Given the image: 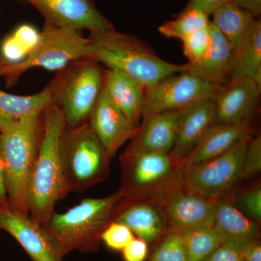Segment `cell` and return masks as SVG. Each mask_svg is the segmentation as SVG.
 I'll use <instances>...</instances> for the list:
<instances>
[{
    "label": "cell",
    "mask_w": 261,
    "mask_h": 261,
    "mask_svg": "<svg viewBox=\"0 0 261 261\" xmlns=\"http://www.w3.org/2000/svg\"><path fill=\"white\" fill-rule=\"evenodd\" d=\"M65 127L60 110L49 105L43 113L42 136L27 190L29 216L41 224L50 219L57 202L70 191L61 152Z\"/></svg>",
    "instance_id": "1"
},
{
    "label": "cell",
    "mask_w": 261,
    "mask_h": 261,
    "mask_svg": "<svg viewBox=\"0 0 261 261\" xmlns=\"http://www.w3.org/2000/svg\"><path fill=\"white\" fill-rule=\"evenodd\" d=\"M88 38L92 59L132 77L145 89L165 77L185 71V64L161 59L138 38L115 29L90 32Z\"/></svg>",
    "instance_id": "2"
},
{
    "label": "cell",
    "mask_w": 261,
    "mask_h": 261,
    "mask_svg": "<svg viewBox=\"0 0 261 261\" xmlns=\"http://www.w3.org/2000/svg\"><path fill=\"white\" fill-rule=\"evenodd\" d=\"M44 111L33 113L0 132V158L9 206L25 216H29V176L42 136Z\"/></svg>",
    "instance_id": "3"
},
{
    "label": "cell",
    "mask_w": 261,
    "mask_h": 261,
    "mask_svg": "<svg viewBox=\"0 0 261 261\" xmlns=\"http://www.w3.org/2000/svg\"><path fill=\"white\" fill-rule=\"evenodd\" d=\"M124 198L118 191L102 198L84 199L63 214L54 213L42 225L68 252L96 251L102 243V231Z\"/></svg>",
    "instance_id": "4"
},
{
    "label": "cell",
    "mask_w": 261,
    "mask_h": 261,
    "mask_svg": "<svg viewBox=\"0 0 261 261\" xmlns=\"http://www.w3.org/2000/svg\"><path fill=\"white\" fill-rule=\"evenodd\" d=\"M105 70L91 58L80 60L57 73L48 84L51 104L61 111L66 128L86 123L103 87Z\"/></svg>",
    "instance_id": "5"
},
{
    "label": "cell",
    "mask_w": 261,
    "mask_h": 261,
    "mask_svg": "<svg viewBox=\"0 0 261 261\" xmlns=\"http://www.w3.org/2000/svg\"><path fill=\"white\" fill-rule=\"evenodd\" d=\"M85 58H91L90 42L88 37H84L82 31L44 23L34 47L23 61L14 63L13 72L5 81L10 87L32 68L58 72L70 63Z\"/></svg>",
    "instance_id": "6"
},
{
    "label": "cell",
    "mask_w": 261,
    "mask_h": 261,
    "mask_svg": "<svg viewBox=\"0 0 261 261\" xmlns=\"http://www.w3.org/2000/svg\"><path fill=\"white\" fill-rule=\"evenodd\" d=\"M61 152L70 190L87 188L108 176L111 158L88 122L65 127Z\"/></svg>",
    "instance_id": "7"
},
{
    "label": "cell",
    "mask_w": 261,
    "mask_h": 261,
    "mask_svg": "<svg viewBox=\"0 0 261 261\" xmlns=\"http://www.w3.org/2000/svg\"><path fill=\"white\" fill-rule=\"evenodd\" d=\"M121 187L125 198L160 199L181 176V168L170 153L123 154Z\"/></svg>",
    "instance_id": "8"
},
{
    "label": "cell",
    "mask_w": 261,
    "mask_h": 261,
    "mask_svg": "<svg viewBox=\"0 0 261 261\" xmlns=\"http://www.w3.org/2000/svg\"><path fill=\"white\" fill-rule=\"evenodd\" d=\"M250 138L241 141L214 159L181 168L183 185L215 200L233 195L243 181L244 157Z\"/></svg>",
    "instance_id": "9"
},
{
    "label": "cell",
    "mask_w": 261,
    "mask_h": 261,
    "mask_svg": "<svg viewBox=\"0 0 261 261\" xmlns=\"http://www.w3.org/2000/svg\"><path fill=\"white\" fill-rule=\"evenodd\" d=\"M220 87L187 71L168 75L145 89L142 117L213 100Z\"/></svg>",
    "instance_id": "10"
},
{
    "label": "cell",
    "mask_w": 261,
    "mask_h": 261,
    "mask_svg": "<svg viewBox=\"0 0 261 261\" xmlns=\"http://www.w3.org/2000/svg\"><path fill=\"white\" fill-rule=\"evenodd\" d=\"M168 226L178 231L213 227L216 200L187 188L181 176L160 199Z\"/></svg>",
    "instance_id": "11"
},
{
    "label": "cell",
    "mask_w": 261,
    "mask_h": 261,
    "mask_svg": "<svg viewBox=\"0 0 261 261\" xmlns=\"http://www.w3.org/2000/svg\"><path fill=\"white\" fill-rule=\"evenodd\" d=\"M0 230L13 236L33 261H63L68 253L42 224L10 207L0 208Z\"/></svg>",
    "instance_id": "12"
},
{
    "label": "cell",
    "mask_w": 261,
    "mask_h": 261,
    "mask_svg": "<svg viewBox=\"0 0 261 261\" xmlns=\"http://www.w3.org/2000/svg\"><path fill=\"white\" fill-rule=\"evenodd\" d=\"M44 17L45 23L55 27L87 30L89 33L111 30L114 27L99 12L94 0H29Z\"/></svg>",
    "instance_id": "13"
},
{
    "label": "cell",
    "mask_w": 261,
    "mask_h": 261,
    "mask_svg": "<svg viewBox=\"0 0 261 261\" xmlns=\"http://www.w3.org/2000/svg\"><path fill=\"white\" fill-rule=\"evenodd\" d=\"M261 88L253 80L240 79L221 86L214 99L216 123L250 125L258 107Z\"/></svg>",
    "instance_id": "14"
},
{
    "label": "cell",
    "mask_w": 261,
    "mask_h": 261,
    "mask_svg": "<svg viewBox=\"0 0 261 261\" xmlns=\"http://www.w3.org/2000/svg\"><path fill=\"white\" fill-rule=\"evenodd\" d=\"M113 221L126 225L137 238L153 245L169 228L167 217L158 199L121 201Z\"/></svg>",
    "instance_id": "15"
},
{
    "label": "cell",
    "mask_w": 261,
    "mask_h": 261,
    "mask_svg": "<svg viewBox=\"0 0 261 261\" xmlns=\"http://www.w3.org/2000/svg\"><path fill=\"white\" fill-rule=\"evenodd\" d=\"M87 122L111 159L135 137L139 127L113 104L103 89Z\"/></svg>",
    "instance_id": "16"
},
{
    "label": "cell",
    "mask_w": 261,
    "mask_h": 261,
    "mask_svg": "<svg viewBox=\"0 0 261 261\" xmlns=\"http://www.w3.org/2000/svg\"><path fill=\"white\" fill-rule=\"evenodd\" d=\"M181 111H165L142 117V124L123 154L170 153L174 145Z\"/></svg>",
    "instance_id": "17"
},
{
    "label": "cell",
    "mask_w": 261,
    "mask_h": 261,
    "mask_svg": "<svg viewBox=\"0 0 261 261\" xmlns=\"http://www.w3.org/2000/svg\"><path fill=\"white\" fill-rule=\"evenodd\" d=\"M215 123L216 108L213 100L182 110L174 145L170 152L180 167Z\"/></svg>",
    "instance_id": "18"
},
{
    "label": "cell",
    "mask_w": 261,
    "mask_h": 261,
    "mask_svg": "<svg viewBox=\"0 0 261 261\" xmlns=\"http://www.w3.org/2000/svg\"><path fill=\"white\" fill-rule=\"evenodd\" d=\"M233 195L216 200L213 228L221 243L238 244L260 239V226L235 206Z\"/></svg>",
    "instance_id": "19"
},
{
    "label": "cell",
    "mask_w": 261,
    "mask_h": 261,
    "mask_svg": "<svg viewBox=\"0 0 261 261\" xmlns=\"http://www.w3.org/2000/svg\"><path fill=\"white\" fill-rule=\"evenodd\" d=\"M255 132L250 125L216 123L188 156L182 168L196 166L221 155L239 142L251 137Z\"/></svg>",
    "instance_id": "20"
},
{
    "label": "cell",
    "mask_w": 261,
    "mask_h": 261,
    "mask_svg": "<svg viewBox=\"0 0 261 261\" xmlns=\"http://www.w3.org/2000/svg\"><path fill=\"white\" fill-rule=\"evenodd\" d=\"M102 89L109 99L134 124L142 117L145 89L142 84L116 70H105Z\"/></svg>",
    "instance_id": "21"
},
{
    "label": "cell",
    "mask_w": 261,
    "mask_h": 261,
    "mask_svg": "<svg viewBox=\"0 0 261 261\" xmlns=\"http://www.w3.org/2000/svg\"><path fill=\"white\" fill-rule=\"evenodd\" d=\"M211 42L205 56L197 64H185V71L222 86L231 81L233 51L224 36L211 22Z\"/></svg>",
    "instance_id": "22"
},
{
    "label": "cell",
    "mask_w": 261,
    "mask_h": 261,
    "mask_svg": "<svg viewBox=\"0 0 261 261\" xmlns=\"http://www.w3.org/2000/svg\"><path fill=\"white\" fill-rule=\"evenodd\" d=\"M211 15V23L224 36L233 53L246 42L257 20L252 13L232 2L223 5Z\"/></svg>",
    "instance_id": "23"
},
{
    "label": "cell",
    "mask_w": 261,
    "mask_h": 261,
    "mask_svg": "<svg viewBox=\"0 0 261 261\" xmlns=\"http://www.w3.org/2000/svg\"><path fill=\"white\" fill-rule=\"evenodd\" d=\"M49 87L32 95H15L0 89V132L51 104Z\"/></svg>",
    "instance_id": "24"
},
{
    "label": "cell",
    "mask_w": 261,
    "mask_h": 261,
    "mask_svg": "<svg viewBox=\"0 0 261 261\" xmlns=\"http://www.w3.org/2000/svg\"><path fill=\"white\" fill-rule=\"evenodd\" d=\"M250 79L261 88V22L257 20L250 37L233 53L231 80Z\"/></svg>",
    "instance_id": "25"
},
{
    "label": "cell",
    "mask_w": 261,
    "mask_h": 261,
    "mask_svg": "<svg viewBox=\"0 0 261 261\" xmlns=\"http://www.w3.org/2000/svg\"><path fill=\"white\" fill-rule=\"evenodd\" d=\"M180 231L189 261L203 260L221 244L213 227Z\"/></svg>",
    "instance_id": "26"
},
{
    "label": "cell",
    "mask_w": 261,
    "mask_h": 261,
    "mask_svg": "<svg viewBox=\"0 0 261 261\" xmlns=\"http://www.w3.org/2000/svg\"><path fill=\"white\" fill-rule=\"evenodd\" d=\"M209 15L197 10H183L173 20L160 25L159 32L166 38L179 40L207 27L211 23Z\"/></svg>",
    "instance_id": "27"
},
{
    "label": "cell",
    "mask_w": 261,
    "mask_h": 261,
    "mask_svg": "<svg viewBox=\"0 0 261 261\" xmlns=\"http://www.w3.org/2000/svg\"><path fill=\"white\" fill-rule=\"evenodd\" d=\"M145 261H189L181 231L168 228L162 238L152 245Z\"/></svg>",
    "instance_id": "28"
},
{
    "label": "cell",
    "mask_w": 261,
    "mask_h": 261,
    "mask_svg": "<svg viewBox=\"0 0 261 261\" xmlns=\"http://www.w3.org/2000/svg\"><path fill=\"white\" fill-rule=\"evenodd\" d=\"M235 206L249 219L260 226L261 184L260 179L250 181L245 187L241 185L233 192Z\"/></svg>",
    "instance_id": "29"
},
{
    "label": "cell",
    "mask_w": 261,
    "mask_h": 261,
    "mask_svg": "<svg viewBox=\"0 0 261 261\" xmlns=\"http://www.w3.org/2000/svg\"><path fill=\"white\" fill-rule=\"evenodd\" d=\"M182 49L186 56L187 64L195 65L204 58L211 42V23L205 28L192 33L182 39Z\"/></svg>",
    "instance_id": "30"
},
{
    "label": "cell",
    "mask_w": 261,
    "mask_h": 261,
    "mask_svg": "<svg viewBox=\"0 0 261 261\" xmlns=\"http://www.w3.org/2000/svg\"><path fill=\"white\" fill-rule=\"evenodd\" d=\"M261 171V135L255 132L249 140L243 161V181H251Z\"/></svg>",
    "instance_id": "31"
},
{
    "label": "cell",
    "mask_w": 261,
    "mask_h": 261,
    "mask_svg": "<svg viewBox=\"0 0 261 261\" xmlns=\"http://www.w3.org/2000/svg\"><path fill=\"white\" fill-rule=\"evenodd\" d=\"M135 238V234L126 225L111 221L101 234V241L114 251H122Z\"/></svg>",
    "instance_id": "32"
},
{
    "label": "cell",
    "mask_w": 261,
    "mask_h": 261,
    "mask_svg": "<svg viewBox=\"0 0 261 261\" xmlns=\"http://www.w3.org/2000/svg\"><path fill=\"white\" fill-rule=\"evenodd\" d=\"M0 54L10 63H18L24 60L28 51L11 34L2 43Z\"/></svg>",
    "instance_id": "33"
},
{
    "label": "cell",
    "mask_w": 261,
    "mask_h": 261,
    "mask_svg": "<svg viewBox=\"0 0 261 261\" xmlns=\"http://www.w3.org/2000/svg\"><path fill=\"white\" fill-rule=\"evenodd\" d=\"M124 261H145L149 252V244L140 238H134L122 250Z\"/></svg>",
    "instance_id": "34"
},
{
    "label": "cell",
    "mask_w": 261,
    "mask_h": 261,
    "mask_svg": "<svg viewBox=\"0 0 261 261\" xmlns=\"http://www.w3.org/2000/svg\"><path fill=\"white\" fill-rule=\"evenodd\" d=\"M202 261H243L237 245L222 243Z\"/></svg>",
    "instance_id": "35"
},
{
    "label": "cell",
    "mask_w": 261,
    "mask_h": 261,
    "mask_svg": "<svg viewBox=\"0 0 261 261\" xmlns=\"http://www.w3.org/2000/svg\"><path fill=\"white\" fill-rule=\"evenodd\" d=\"M12 36L27 49L29 53L37 43L39 39V32L32 25L23 24L15 29Z\"/></svg>",
    "instance_id": "36"
},
{
    "label": "cell",
    "mask_w": 261,
    "mask_h": 261,
    "mask_svg": "<svg viewBox=\"0 0 261 261\" xmlns=\"http://www.w3.org/2000/svg\"><path fill=\"white\" fill-rule=\"evenodd\" d=\"M231 0H189L184 10H197L203 12L209 16L223 5Z\"/></svg>",
    "instance_id": "37"
},
{
    "label": "cell",
    "mask_w": 261,
    "mask_h": 261,
    "mask_svg": "<svg viewBox=\"0 0 261 261\" xmlns=\"http://www.w3.org/2000/svg\"><path fill=\"white\" fill-rule=\"evenodd\" d=\"M235 245L240 250L243 261H261L260 239Z\"/></svg>",
    "instance_id": "38"
},
{
    "label": "cell",
    "mask_w": 261,
    "mask_h": 261,
    "mask_svg": "<svg viewBox=\"0 0 261 261\" xmlns=\"http://www.w3.org/2000/svg\"><path fill=\"white\" fill-rule=\"evenodd\" d=\"M231 2L250 12L255 18L260 15L261 0H231Z\"/></svg>",
    "instance_id": "39"
},
{
    "label": "cell",
    "mask_w": 261,
    "mask_h": 261,
    "mask_svg": "<svg viewBox=\"0 0 261 261\" xmlns=\"http://www.w3.org/2000/svg\"><path fill=\"white\" fill-rule=\"evenodd\" d=\"M0 207H10L6 188H5L4 171H3L1 158H0Z\"/></svg>",
    "instance_id": "40"
},
{
    "label": "cell",
    "mask_w": 261,
    "mask_h": 261,
    "mask_svg": "<svg viewBox=\"0 0 261 261\" xmlns=\"http://www.w3.org/2000/svg\"><path fill=\"white\" fill-rule=\"evenodd\" d=\"M14 63L5 60L0 54V76H3L5 80L10 76L13 72Z\"/></svg>",
    "instance_id": "41"
},
{
    "label": "cell",
    "mask_w": 261,
    "mask_h": 261,
    "mask_svg": "<svg viewBox=\"0 0 261 261\" xmlns=\"http://www.w3.org/2000/svg\"><path fill=\"white\" fill-rule=\"evenodd\" d=\"M2 207H0V208H1Z\"/></svg>",
    "instance_id": "42"
},
{
    "label": "cell",
    "mask_w": 261,
    "mask_h": 261,
    "mask_svg": "<svg viewBox=\"0 0 261 261\" xmlns=\"http://www.w3.org/2000/svg\"><path fill=\"white\" fill-rule=\"evenodd\" d=\"M28 1H29V0H28Z\"/></svg>",
    "instance_id": "43"
}]
</instances>
